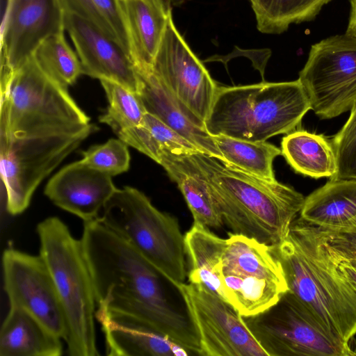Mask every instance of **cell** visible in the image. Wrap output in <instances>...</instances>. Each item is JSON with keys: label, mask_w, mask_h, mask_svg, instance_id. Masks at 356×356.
<instances>
[{"label": "cell", "mask_w": 356, "mask_h": 356, "mask_svg": "<svg viewBox=\"0 0 356 356\" xmlns=\"http://www.w3.org/2000/svg\"><path fill=\"white\" fill-rule=\"evenodd\" d=\"M81 239L92 276L96 310L136 317L191 355H201L192 323L174 308L164 284L168 280L153 265L98 220L84 222Z\"/></svg>", "instance_id": "1"}, {"label": "cell", "mask_w": 356, "mask_h": 356, "mask_svg": "<svg viewBox=\"0 0 356 356\" xmlns=\"http://www.w3.org/2000/svg\"><path fill=\"white\" fill-rule=\"evenodd\" d=\"M197 333L201 355L268 356L244 318L228 302L200 284L176 286Z\"/></svg>", "instance_id": "12"}, {"label": "cell", "mask_w": 356, "mask_h": 356, "mask_svg": "<svg viewBox=\"0 0 356 356\" xmlns=\"http://www.w3.org/2000/svg\"><path fill=\"white\" fill-rule=\"evenodd\" d=\"M128 145L123 140L111 138L83 152L81 161L111 177L127 172L130 165Z\"/></svg>", "instance_id": "31"}, {"label": "cell", "mask_w": 356, "mask_h": 356, "mask_svg": "<svg viewBox=\"0 0 356 356\" xmlns=\"http://www.w3.org/2000/svg\"><path fill=\"white\" fill-rule=\"evenodd\" d=\"M151 72L183 106L204 122L218 85L177 30L172 15Z\"/></svg>", "instance_id": "13"}, {"label": "cell", "mask_w": 356, "mask_h": 356, "mask_svg": "<svg viewBox=\"0 0 356 356\" xmlns=\"http://www.w3.org/2000/svg\"><path fill=\"white\" fill-rule=\"evenodd\" d=\"M65 16L61 0H7L1 25V77L19 69L45 39L63 33Z\"/></svg>", "instance_id": "15"}, {"label": "cell", "mask_w": 356, "mask_h": 356, "mask_svg": "<svg viewBox=\"0 0 356 356\" xmlns=\"http://www.w3.org/2000/svg\"><path fill=\"white\" fill-rule=\"evenodd\" d=\"M326 232L329 243L333 248L347 257L356 258V234Z\"/></svg>", "instance_id": "35"}, {"label": "cell", "mask_w": 356, "mask_h": 356, "mask_svg": "<svg viewBox=\"0 0 356 356\" xmlns=\"http://www.w3.org/2000/svg\"><path fill=\"white\" fill-rule=\"evenodd\" d=\"M312 110L300 80L219 86L204 121L212 136L223 135L253 142L287 134Z\"/></svg>", "instance_id": "4"}, {"label": "cell", "mask_w": 356, "mask_h": 356, "mask_svg": "<svg viewBox=\"0 0 356 356\" xmlns=\"http://www.w3.org/2000/svg\"><path fill=\"white\" fill-rule=\"evenodd\" d=\"M244 319L268 356L356 355L289 290L266 312Z\"/></svg>", "instance_id": "9"}, {"label": "cell", "mask_w": 356, "mask_h": 356, "mask_svg": "<svg viewBox=\"0 0 356 356\" xmlns=\"http://www.w3.org/2000/svg\"><path fill=\"white\" fill-rule=\"evenodd\" d=\"M33 56L49 78L65 88L83 74L78 55L66 41L64 32L45 39Z\"/></svg>", "instance_id": "28"}, {"label": "cell", "mask_w": 356, "mask_h": 356, "mask_svg": "<svg viewBox=\"0 0 356 356\" xmlns=\"http://www.w3.org/2000/svg\"><path fill=\"white\" fill-rule=\"evenodd\" d=\"M109 356H188L186 348L141 320L118 312L97 311Z\"/></svg>", "instance_id": "18"}, {"label": "cell", "mask_w": 356, "mask_h": 356, "mask_svg": "<svg viewBox=\"0 0 356 356\" xmlns=\"http://www.w3.org/2000/svg\"><path fill=\"white\" fill-rule=\"evenodd\" d=\"M232 233L268 245L289 234L305 197L293 188L247 173L216 157L192 154Z\"/></svg>", "instance_id": "3"}, {"label": "cell", "mask_w": 356, "mask_h": 356, "mask_svg": "<svg viewBox=\"0 0 356 356\" xmlns=\"http://www.w3.org/2000/svg\"><path fill=\"white\" fill-rule=\"evenodd\" d=\"M337 172L334 179H356V104L342 128L332 138Z\"/></svg>", "instance_id": "32"}, {"label": "cell", "mask_w": 356, "mask_h": 356, "mask_svg": "<svg viewBox=\"0 0 356 356\" xmlns=\"http://www.w3.org/2000/svg\"><path fill=\"white\" fill-rule=\"evenodd\" d=\"M139 74L140 95L147 112L193 144L202 153L224 161L204 122L183 106L152 74Z\"/></svg>", "instance_id": "20"}, {"label": "cell", "mask_w": 356, "mask_h": 356, "mask_svg": "<svg viewBox=\"0 0 356 356\" xmlns=\"http://www.w3.org/2000/svg\"><path fill=\"white\" fill-rule=\"evenodd\" d=\"M192 154L163 151L157 163L177 184L192 213L193 223L219 229L224 224L222 216Z\"/></svg>", "instance_id": "22"}, {"label": "cell", "mask_w": 356, "mask_h": 356, "mask_svg": "<svg viewBox=\"0 0 356 356\" xmlns=\"http://www.w3.org/2000/svg\"><path fill=\"white\" fill-rule=\"evenodd\" d=\"M123 238L175 287L187 276L184 236L174 216L139 190L117 188L97 219Z\"/></svg>", "instance_id": "7"}, {"label": "cell", "mask_w": 356, "mask_h": 356, "mask_svg": "<svg viewBox=\"0 0 356 356\" xmlns=\"http://www.w3.org/2000/svg\"><path fill=\"white\" fill-rule=\"evenodd\" d=\"M282 155L297 173L314 179H332L337 159L330 140L322 134L294 130L282 139Z\"/></svg>", "instance_id": "25"}, {"label": "cell", "mask_w": 356, "mask_h": 356, "mask_svg": "<svg viewBox=\"0 0 356 356\" xmlns=\"http://www.w3.org/2000/svg\"><path fill=\"white\" fill-rule=\"evenodd\" d=\"M174 6H180L183 5L187 0H170Z\"/></svg>", "instance_id": "37"}, {"label": "cell", "mask_w": 356, "mask_h": 356, "mask_svg": "<svg viewBox=\"0 0 356 356\" xmlns=\"http://www.w3.org/2000/svg\"><path fill=\"white\" fill-rule=\"evenodd\" d=\"M60 339L29 312L10 305L0 331V356H60Z\"/></svg>", "instance_id": "23"}, {"label": "cell", "mask_w": 356, "mask_h": 356, "mask_svg": "<svg viewBox=\"0 0 356 356\" xmlns=\"http://www.w3.org/2000/svg\"><path fill=\"white\" fill-rule=\"evenodd\" d=\"M130 54L140 74L152 72L154 58L172 15L170 0H117Z\"/></svg>", "instance_id": "19"}, {"label": "cell", "mask_w": 356, "mask_h": 356, "mask_svg": "<svg viewBox=\"0 0 356 356\" xmlns=\"http://www.w3.org/2000/svg\"><path fill=\"white\" fill-rule=\"evenodd\" d=\"M112 177L81 160L64 166L47 182L45 195L84 222L97 220L116 191Z\"/></svg>", "instance_id": "17"}, {"label": "cell", "mask_w": 356, "mask_h": 356, "mask_svg": "<svg viewBox=\"0 0 356 356\" xmlns=\"http://www.w3.org/2000/svg\"><path fill=\"white\" fill-rule=\"evenodd\" d=\"M257 28L266 34H280L290 25L314 19L331 0H248Z\"/></svg>", "instance_id": "26"}, {"label": "cell", "mask_w": 356, "mask_h": 356, "mask_svg": "<svg viewBox=\"0 0 356 356\" xmlns=\"http://www.w3.org/2000/svg\"><path fill=\"white\" fill-rule=\"evenodd\" d=\"M2 267L10 305L24 309L65 341L67 329L63 309L42 257L9 248L3 251Z\"/></svg>", "instance_id": "14"}, {"label": "cell", "mask_w": 356, "mask_h": 356, "mask_svg": "<svg viewBox=\"0 0 356 356\" xmlns=\"http://www.w3.org/2000/svg\"><path fill=\"white\" fill-rule=\"evenodd\" d=\"M222 257L225 300L243 317L261 314L288 290L283 268L270 246L254 238L229 233Z\"/></svg>", "instance_id": "8"}, {"label": "cell", "mask_w": 356, "mask_h": 356, "mask_svg": "<svg viewBox=\"0 0 356 356\" xmlns=\"http://www.w3.org/2000/svg\"><path fill=\"white\" fill-rule=\"evenodd\" d=\"M270 246L289 291L331 333L348 343L356 333V290L338 271L326 231L300 218L283 241Z\"/></svg>", "instance_id": "2"}, {"label": "cell", "mask_w": 356, "mask_h": 356, "mask_svg": "<svg viewBox=\"0 0 356 356\" xmlns=\"http://www.w3.org/2000/svg\"><path fill=\"white\" fill-rule=\"evenodd\" d=\"M298 79L321 119L350 111L356 104V36L345 33L313 44Z\"/></svg>", "instance_id": "11"}, {"label": "cell", "mask_w": 356, "mask_h": 356, "mask_svg": "<svg viewBox=\"0 0 356 356\" xmlns=\"http://www.w3.org/2000/svg\"><path fill=\"white\" fill-rule=\"evenodd\" d=\"M61 3L66 13L75 15L93 24L131 56L128 37L117 0H61Z\"/></svg>", "instance_id": "29"}, {"label": "cell", "mask_w": 356, "mask_h": 356, "mask_svg": "<svg viewBox=\"0 0 356 356\" xmlns=\"http://www.w3.org/2000/svg\"><path fill=\"white\" fill-rule=\"evenodd\" d=\"M351 258H352V257H351ZM353 259H354L356 261V258H353Z\"/></svg>", "instance_id": "38"}, {"label": "cell", "mask_w": 356, "mask_h": 356, "mask_svg": "<svg viewBox=\"0 0 356 356\" xmlns=\"http://www.w3.org/2000/svg\"><path fill=\"white\" fill-rule=\"evenodd\" d=\"M328 250L338 271L356 290V261L333 248L330 245L329 241Z\"/></svg>", "instance_id": "34"}, {"label": "cell", "mask_w": 356, "mask_h": 356, "mask_svg": "<svg viewBox=\"0 0 356 356\" xmlns=\"http://www.w3.org/2000/svg\"><path fill=\"white\" fill-rule=\"evenodd\" d=\"M93 129L67 88L49 78L33 56L1 78L0 138L72 134Z\"/></svg>", "instance_id": "5"}, {"label": "cell", "mask_w": 356, "mask_h": 356, "mask_svg": "<svg viewBox=\"0 0 356 356\" xmlns=\"http://www.w3.org/2000/svg\"><path fill=\"white\" fill-rule=\"evenodd\" d=\"M143 123L153 139L156 152V163L160 153L163 151L177 154L201 152L193 144L154 115L147 112Z\"/></svg>", "instance_id": "33"}, {"label": "cell", "mask_w": 356, "mask_h": 356, "mask_svg": "<svg viewBox=\"0 0 356 356\" xmlns=\"http://www.w3.org/2000/svg\"><path fill=\"white\" fill-rule=\"evenodd\" d=\"M40 255L56 288L66 320L65 341L71 356L99 355L95 334L96 299L81 239L58 217L38 223Z\"/></svg>", "instance_id": "6"}, {"label": "cell", "mask_w": 356, "mask_h": 356, "mask_svg": "<svg viewBox=\"0 0 356 356\" xmlns=\"http://www.w3.org/2000/svg\"><path fill=\"white\" fill-rule=\"evenodd\" d=\"M184 245L188 282L205 286L225 300L222 264L227 239L205 226L193 223L184 235Z\"/></svg>", "instance_id": "24"}, {"label": "cell", "mask_w": 356, "mask_h": 356, "mask_svg": "<svg viewBox=\"0 0 356 356\" xmlns=\"http://www.w3.org/2000/svg\"><path fill=\"white\" fill-rule=\"evenodd\" d=\"M99 81L108 102L99 122L111 127L116 134L140 125L147 111L140 95L115 81Z\"/></svg>", "instance_id": "30"}, {"label": "cell", "mask_w": 356, "mask_h": 356, "mask_svg": "<svg viewBox=\"0 0 356 356\" xmlns=\"http://www.w3.org/2000/svg\"><path fill=\"white\" fill-rule=\"evenodd\" d=\"M225 162L267 181H276L273 168L281 149L266 141L253 142L223 135L213 136Z\"/></svg>", "instance_id": "27"}, {"label": "cell", "mask_w": 356, "mask_h": 356, "mask_svg": "<svg viewBox=\"0 0 356 356\" xmlns=\"http://www.w3.org/2000/svg\"><path fill=\"white\" fill-rule=\"evenodd\" d=\"M94 129L20 138H0L1 176L6 209L24 212L39 184L75 150Z\"/></svg>", "instance_id": "10"}, {"label": "cell", "mask_w": 356, "mask_h": 356, "mask_svg": "<svg viewBox=\"0 0 356 356\" xmlns=\"http://www.w3.org/2000/svg\"><path fill=\"white\" fill-rule=\"evenodd\" d=\"M300 218L330 232L356 234V179H330L305 199Z\"/></svg>", "instance_id": "21"}, {"label": "cell", "mask_w": 356, "mask_h": 356, "mask_svg": "<svg viewBox=\"0 0 356 356\" xmlns=\"http://www.w3.org/2000/svg\"><path fill=\"white\" fill-rule=\"evenodd\" d=\"M65 29L74 43L83 74L138 92V71L131 56L117 42L93 24L73 14L65 13Z\"/></svg>", "instance_id": "16"}, {"label": "cell", "mask_w": 356, "mask_h": 356, "mask_svg": "<svg viewBox=\"0 0 356 356\" xmlns=\"http://www.w3.org/2000/svg\"><path fill=\"white\" fill-rule=\"evenodd\" d=\"M350 16L346 33L356 36V0H349Z\"/></svg>", "instance_id": "36"}]
</instances>
